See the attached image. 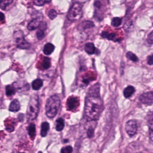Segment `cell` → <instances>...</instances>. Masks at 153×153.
Masks as SVG:
<instances>
[{"instance_id": "1", "label": "cell", "mask_w": 153, "mask_h": 153, "mask_svg": "<svg viewBox=\"0 0 153 153\" xmlns=\"http://www.w3.org/2000/svg\"><path fill=\"white\" fill-rule=\"evenodd\" d=\"M103 110V102L100 96H87L85 99L84 114L91 120L99 119Z\"/></svg>"}, {"instance_id": "2", "label": "cell", "mask_w": 153, "mask_h": 153, "mask_svg": "<svg viewBox=\"0 0 153 153\" xmlns=\"http://www.w3.org/2000/svg\"><path fill=\"white\" fill-rule=\"evenodd\" d=\"M60 105V99L57 95L50 96L45 105V114L49 118H53L56 116Z\"/></svg>"}, {"instance_id": "3", "label": "cell", "mask_w": 153, "mask_h": 153, "mask_svg": "<svg viewBox=\"0 0 153 153\" xmlns=\"http://www.w3.org/2000/svg\"><path fill=\"white\" fill-rule=\"evenodd\" d=\"M39 111V100L37 95H32L29 99L26 111V117L29 120H33L37 117Z\"/></svg>"}, {"instance_id": "4", "label": "cell", "mask_w": 153, "mask_h": 153, "mask_svg": "<svg viewBox=\"0 0 153 153\" xmlns=\"http://www.w3.org/2000/svg\"><path fill=\"white\" fill-rule=\"evenodd\" d=\"M82 14V4L79 2H75L69 8L67 17L69 20L76 21L81 17Z\"/></svg>"}, {"instance_id": "5", "label": "cell", "mask_w": 153, "mask_h": 153, "mask_svg": "<svg viewBox=\"0 0 153 153\" xmlns=\"http://www.w3.org/2000/svg\"><path fill=\"white\" fill-rule=\"evenodd\" d=\"M14 38L16 46L22 49H28L30 48V44L25 39L23 32L21 30H17L14 33Z\"/></svg>"}, {"instance_id": "6", "label": "cell", "mask_w": 153, "mask_h": 153, "mask_svg": "<svg viewBox=\"0 0 153 153\" xmlns=\"http://www.w3.org/2000/svg\"><path fill=\"white\" fill-rule=\"evenodd\" d=\"M126 131L128 136H133L137 132V123L134 120H131L128 121L126 124Z\"/></svg>"}, {"instance_id": "7", "label": "cell", "mask_w": 153, "mask_h": 153, "mask_svg": "<svg viewBox=\"0 0 153 153\" xmlns=\"http://www.w3.org/2000/svg\"><path fill=\"white\" fill-rule=\"evenodd\" d=\"M140 101L145 105H150L153 103V91H148L143 93L139 97Z\"/></svg>"}, {"instance_id": "8", "label": "cell", "mask_w": 153, "mask_h": 153, "mask_svg": "<svg viewBox=\"0 0 153 153\" xmlns=\"http://www.w3.org/2000/svg\"><path fill=\"white\" fill-rule=\"evenodd\" d=\"M66 105L69 111L75 110L79 105V100L76 97H70L67 100Z\"/></svg>"}, {"instance_id": "9", "label": "cell", "mask_w": 153, "mask_h": 153, "mask_svg": "<svg viewBox=\"0 0 153 153\" xmlns=\"http://www.w3.org/2000/svg\"><path fill=\"white\" fill-rule=\"evenodd\" d=\"M146 118L149 128V137L151 140L153 141V111H151L148 112Z\"/></svg>"}, {"instance_id": "10", "label": "cell", "mask_w": 153, "mask_h": 153, "mask_svg": "<svg viewBox=\"0 0 153 153\" xmlns=\"http://www.w3.org/2000/svg\"><path fill=\"white\" fill-rule=\"evenodd\" d=\"M99 89H100V86L99 84H96L93 85L88 90L87 96H99Z\"/></svg>"}, {"instance_id": "11", "label": "cell", "mask_w": 153, "mask_h": 153, "mask_svg": "<svg viewBox=\"0 0 153 153\" xmlns=\"http://www.w3.org/2000/svg\"><path fill=\"white\" fill-rule=\"evenodd\" d=\"M42 22L38 19H33L27 25V29L30 30L36 29L41 25Z\"/></svg>"}, {"instance_id": "12", "label": "cell", "mask_w": 153, "mask_h": 153, "mask_svg": "<svg viewBox=\"0 0 153 153\" xmlns=\"http://www.w3.org/2000/svg\"><path fill=\"white\" fill-rule=\"evenodd\" d=\"M135 91V88L131 85H128L124 88L123 91V94L125 97L128 98L131 97Z\"/></svg>"}, {"instance_id": "13", "label": "cell", "mask_w": 153, "mask_h": 153, "mask_svg": "<svg viewBox=\"0 0 153 153\" xmlns=\"http://www.w3.org/2000/svg\"><path fill=\"white\" fill-rule=\"evenodd\" d=\"M20 108V105L19 102L17 99H14L11 102L9 106V110L11 112H17L19 110Z\"/></svg>"}, {"instance_id": "14", "label": "cell", "mask_w": 153, "mask_h": 153, "mask_svg": "<svg viewBox=\"0 0 153 153\" xmlns=\"http://www.w3.org/2000/svg\"><path fill=\"white\" fill-rule=\"evenodd\" d=\"M85 51L88 54H93L96 52V48L94 44L91 42H88L85 45Z\"/></svg>"}, {"instance_id": "15", "label": "cell", "mask_w": 153, "mask_h": 153, "mask_svg": "<svg viewBox=\"0 0 153 153\" xmlns=\"http://www.w3.org/2000/svg\"><path fill=\"white\" fill-rule=\"evenodd\" d=\"M54 50V46L53 44H52L51 43H47L44 47L43 51L45 54L49 55V54H51V53H53Z\"/></svg>"}, {"instance_id": "16", "label": "cell", "mask_w": 153, "mask_h": 153, "mask_svg": "<svg viewBox=\"0 0 153 153\" xmlns=\"http://www.w3.org/2000/svg\"><path fill=\"white\" fill-rule=\"evenodd\" d=\"M27 132L31 139L33 140L36 135V128L34 124H30L27 127Z\"/></svg>"}, {"instance_id": "17", "label": "cell", "mask_w": 153, "mask_h": 153, "mask_svg": "<svg viewBox=\"0 0 153 153\" xmlns=\"http://www.w3.org/2000/svg\"><path fill=\"white\" fill-rule=\"evenodd\" d=\"M50 126L47 122H44L41 124V136L42 137L46 136L48 131L49 130Z\"/></svg>"}, {"instance_id": "18", "label": "cell", "mask_w": 153, "mask_h": 153, "mask_svg": "<svg viewBox=\"0 0 153 153\" xmlns=\"http://www.w3.org/2000/svg\"><path fill=\"white\" fill-rule=\"evenodd\" d=\"M101 36L109 40L117 41V35L114 33H109L106 31H103L101 33Z\"/></svg>"}, {"instance_id": "19", "label": "cell", "mask_w": 153, "mask_h": 153, "mask_svg": "<svg viewBox=\"0 0 153 153\" xmlns=\"http://www.w3.org/2000/svg\"><path fill=\"white\" fill-rule=\"evenodd\" d=\"M42 85H43V81L40 78H38V79H35L32 83V88L35 90H39L42 86Z\"/></svg>"}, {"instance_id": "20", "label": "cell", "mask_w": 153, "mask_h": 153, "mask_svg": "<svg viewBox=\"0 0 153 153\" xmlns=\"http://www.w3.org/2000/svg\"><path fill=\"white\" fill-rule=\"evenodd\" d=\"M50 59L48 57H43L42 61L41 63V68L42 69H47L50 68Z\"/></svg>"}, {"instance_id": "21", "label": "cell", "mask_w": 153, "mask_h": 153, "mask_svg": "<svg viewBox=\"0 0 153 153\" xmlns=\"http://www.w3.org/2000/svg\"><path fill=\"white\" fill-rule=\"evenodd\" d=\"M94 26V24L92 22L90 21H84L80 23L78 26L79 29H85L88 28H91Z\"/></svg>"}, {"instance_id": "22", "label": "cell", "mask_w": 153, "mask_h": 153, "mask_svg": "<svg viewBox=\"0 0 153 153\" xmlns=\"http://www.w3.org/2000/svg\"><path fill=\"white\" fill-rule=\"evenodd\" d=\"M65 126V121L63 118H59L56 121V129L57 131H62Z\"/></svg>"}, {"instance_id": "23", "label": "cell", "mask_w": 153, "mask_h": 153, "mask_svg": "<svg viewBox=\"0 0 153 153\" xmlns=\"http://www.w3.org/2000/svg\"><path fill=\"white\" fill-rule=\"evenodd\" d=\"M15 88L12 85H7L5 87V93L7 96H12L15 93Z\"/></svg>"}, {"instance_id": "24", "label": "cell", "mask_w": 153, "mask_h": 153, "mask_svg": "<svg viewBox=\"0 0 153 153\" xmlns=\"http://www.w3.org/2000/svg\"><path fill=\"white\" fill-rule=\"evenodd\" d=\"M126 56L129 60H130L134 62H137L138 61L137 57L131 51H128L126 54Z\"/></svg>"}, {"instance_id": "25", "label": "cell", "mask_w": 153, "mask_h": 153, "mask_svg": "<svg viewBox=\"0 0 153 153\" xmlns=\"http://www.w3.org/2000/svg\"><path fill=\"white\" fill-rule=\"evenodd\" d=\"M121 22H122V20H121V18H120V17H114L112 19L111 24L114 27H118L121 24Z\"/></svg>"}, {"instance_id": "26", "label": "cell", "mask_w": 153, "mask_h": 153, "mask_svg": "<svg viewBox=\"0 0 153 153\" xmlns=\"http://www.w3.org/2000/svg\"><path fill=\"white\" fill-rule=\"evenodd\" d=\"M48 16L51 20L55 19L57 16V12L54 9H51L48 12Z\"/></svg>"}, {"instance_id": "27", "label": "cell", "mask_w": 153, "mask_h": 153, "mask_svg": "<svg viewBox=\"0 0 153 153\" xmlns=\"http://www.w3.org/2000/svg\"><path fill=\"white\" fill-rule=\"evenodd\" d=\"M72 148L71 146H66L61 149L60 153H72Z\"/></svg>"}, {"instance_id": "28", "label": "cell", "mask_w": 153, "mask_h": 153, "mask_svg": "<svg viewBox=\"0 0 153 153\" xmlns=\"http://www.w3.org/2000/svg\"><path fill=\"white\" fill-rule=\"evenodd\" d=\"M11 2H13V1H1V8L2 10H5L7 8V7L10 5Z\"/></svg>"}, {"instance_id": "29", "label": "cell", "mask_w": 153, "mask_h": 153, "mask_svg": "<svg viewBox=\"0 0 153 153\" xmlns=\"http://www.w3.org/2000/svg\"><path fill=\"white\" fill-rule=\"evenodd\" d=\"M45 36V34L44 32L42 30H39L37 32H36V37L38 39L41 40L42 38H44Z\"/></svg>"}, {"instance_id": "30", "label": "cell", "mask_w": 153, "mask_h": 153, "mask_svg": "<svg viewBox=\"0 0 153 153\" xmlns=\"http://www.w3.org/2000/svg\"><path fill=\"white\" fill-rule=\"evenodd\" d=\"M147 42L149 44L153 45V30L148 35L147 38Z\"/></svg>"}, {"instance_id": "31", "label": "cell", "mask_w": 153, "mask_h": 153, "mask_svg": "<svg viewBox=\"0 0 153 153\" xmlns=\"http://www.w3.org/2000/svg\"><path fill=\"white\" fill-rule=\"evenodd\" d=\"M94 128L91 127H90L88 128V129L87 130V136L88 137H93V136L94 135Z\"/></svg>"}, {"instance_id": "32", "label": "cell", "mask_w": 153, "mask_h": 153, "mask_svg": "<svg viewBox=\"0 0 153 153\" xmlns=\"http://www.w3.org/2000/svg\"><path fill=\"white\" fill-rule=\"evenodd\" d=\"M50 1H35L33 2L36 5H38V6H41L42 5L46 3H48Z\"/></svg>"}, {"instance_id": "33", "label": "cell", "mask_w": 153, "mask_h": 153, "mask_svg": "<svg viewBox=\"0 0 153 153\" xmlns=\"http://www.w3.org/2000/svg\"><path fill=\"white\" fill-rule=\"evenodd\" d=\"M147 63L149 65H153V54H151L147 57Z\"/></svg>"}, {"instance_id": "34", "label": "cell", "mask_w": 153, "mask_h": 153, "mask_svg": "<svg viewBox=\"0 0 153 153\" xmlns=\"http://www.w3.org/2000/svg\"><path fill=\"white\" fill-rule=\"evenodd\" d=\"M4 14L2 13H1V20H4Z\"/></svg>"}, {"instance_id": "35", "label": "cell", "mask_w": 153, "mask_h": 153, "mask_svg": "<svg viewBox=\"0 0 153 153\" xmlns=\"http://www.w3.org/2000/svg\"><path fill=\"white\" fill-rule=\"evenodd\" d=\"M38 153H42V152H41V151H39Z\"/></svg>"}, {"instance_id": "36", "label": "cell", "mask_w": 153, "mask_h": 153, "mask_svg": "<svg viewBox=\"0 0 153 153\" xmlns=\"http://www.w3.org/2000/svg\"><path fill=\"white\" fill-rule=\"evenodd\" d=\"M21 153H25V152H21Z\"/></svg>"}]
</instances>
